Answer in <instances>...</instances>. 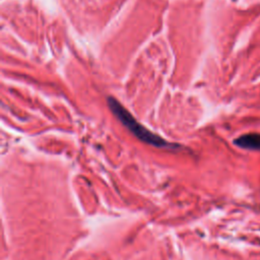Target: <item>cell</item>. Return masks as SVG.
Wrapping results in <instances>:
<instances>
[{
	"mask_svg": "<svg viewBox=\"0 0 260 260\" xmlns=\"http://www.w3.org/2000/svg\"><path fill=\"white\" fill-rule=\"evenodd\" d=\"M108 104L112 112L115 114V116L125 125L126 128H128L129 131H131L141 141H144L148 144H151L155 147H160V148L178 147L177 144H173L167 141L166 139L151 132L147 128L143 127V125L137 122V120L115 99L110 98L108 100Z\"/></svg>",
	"mask_w": 260,
	"mask_h": 260,
	"instance_id": "6da1fadb",
	"label": "cell"
},
{
	"mask_svg": "<svg viewBox=\"0 0 260 260\" xmlns=\"http://www.w3.org/2000/svg\"><path fill=\"white\" fill-rule=\"evenodd\" d=\"M234 143L245 149L260 150V133L244 134L234 140Z\"/></svg>",
	"mask_w": 260,
	"mask_h": 260,
	"instance_id": "7a4b0ae2",
	"label": "cell"
}]
</instances>
